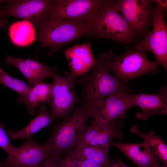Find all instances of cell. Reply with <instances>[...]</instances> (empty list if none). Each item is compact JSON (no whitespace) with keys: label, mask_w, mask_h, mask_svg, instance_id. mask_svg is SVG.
<instances>
[{"label":"cell","mask_w":167,"mask_h":167,"mask_svg":"<svg viewBox=\"0 0 167 167\" xmlns=\"http://www.w3.org/2000/svg\"><path fill=\"white\" fill-rule=\"evenodd\" d=\"M77 105L70 116L55 125L46 142L50 149L49 156L62 157L71 151L85 131L93 104L81 99Z\"/></svg>","instance_id":"6da1fadb"},{"label":"cell","mask_w":167,"mask_h":167,"mask_svg":"<svg viewBox=\"0 0 167 167\" xmlns=\"http://www.w3.org/2000/svg\"><path fill=\"white\" fill-rule=\"evenodd\" d=\"M114 54L112 49L100 54L92 72L77 82L83 86L82 99L92 103L111 95L127 92L128 86L110 73L109 65Z\"/></svg>","instance_id":"7a4b0ae2"},{"label":"cell","mask_w":167,"mask_h":167,"mask_svg":"<svg viewBox=\"0 0 167 167\" xmlns=\"http://www.w3.org/2000/svg\"><path fill=\"white\" fill-rule=\"evenodd\" d=\"M114 0H103L96 13L87 22L88 35L128 44L136 37L118 10Z\"/></svg>","instance_id":"3957f363"},{"label":"cell","mask_w":167,"mask_h":167,"mask_svg":"<svg viewBox=\"0 0 167 167\" xmlns=\"http://www.w3.org/2000/svg\"><path fill=\"white\" fill-rule=\"evenodd\" d=\"M38 40L43 47H49L51 56L60 47L88 35L87 22L56 17L47 18L39 27Z\"/></svg>","instance_id":"277c9868"},{"label":"cell","mask_w":167,"mask_h":167,"mask_svg":"<svg viewBox=\"0 0 167 167\" xmlns=\"http://www.w3.org/2000/svg\"><path fill=\"white\" fill-rule=\"evenodd\" d=\"M146 51L134 48L118 56L114 54L109 65L110 71L115 77L124 83L144 74L150 72L156 74L159 63L156 60H149Z\"/></svg>","instance_id":"5b68a950"},{"label":"cell","mask_w":167,"mask_h":167,"mask_svg":"<svg viewBox=\"0 0 167 167\" xmlns=\"http://www.w3.org/2000/svg\"><path fill=\"white\" fill-rule=\"evenodd\" d=\"M56 68L51 77L53 79L52 96L49 104L53 121L66 118L81 99L77 97L75 91V76L71 72L65 73L64 76L58 75Z\"/></svg>","instance_id":"8992f818"},{"label":"cell","mask_w":167,"mask_h":167,"mask_svg":"<svg viewBox=\"0 0 167 167\" xmlns=\"http://www.w3.org/2000/svg\"><path fill=\"white\" fill-rule=\"evenodd\" d=\"M167 7L157 3L154 9L152 22V30L143 41L134 46L136 49L149 51L156 60L166 70L167 69V26L164 13Z\"/></svg>","instance_id":"52a82bcc"},{"label":"cell","mask_w":167,"mask_h":167,"mask_svg":"<svg viewBox=\"0 0 167 167\" xmlns=\"http://www.w3.org/2000/svg\"><path fill=\"white\" fill-rule=\"evenodd\" d=\"M56 0H10L0 10V15L12 16L28 21L32 24L41 26L47 19Z\"/></svg>","instance_id":"ba28073f"},{"label":"cell","mask_w":167,"mask_h":167,"mask_svg":"<svg viewBox=\"0 0 167 167\" xmlns=\"http://www.w3.org/2000/svg\"><path fill=\"white\" fill-rule=\"evenodd\" d=\"M153 0H119L116 6L136 37L143 34L152 23Z\"/></svg>","instance_id":"9c48e42d"},{"label":"cell","mask_w":167,"mask_h":167,"mask_svg":"<svg viewBox=\"0 0 167 167\" xmlns=\"http://www.w3.org/2000/svg\"><path fill=\"white\" fill-rule=\"evenodd\" d=\"M102 0H56L47 18L59 17L87 22L97 12Z\"/></svg>","instance_id":"30bf717a"},{"label":"cell","mask_w":167,"mask_h":167,"mask_svg":"<svg viewBox=\"0 0 167 167\" xmlns=\"http://www.w3.org/2000/svg\"><path fill=\"white\" fill-rule=\"evenodd\" d=\"M129 93L114 95L96 101L93 105L92 117L97 122L106 124L125 118L127 111L131 107Z\"/></svg>","instance_id":"8fae6325"},{"label":"cell","mask_w":167,"mask_h":167,"mask_svg":"<svg viewBox=\"0 0 167 167\" xmlns=\"http://www.w3.org/2000/svg\"><path fill=\"white\" fill-rule=\"evenodd\" d=\"M50 149L46 142L39 144L32 138L17 147L13 158L2 160L3 167H37L49 156Z\"/></svg>","instance_id":"7c38bea8"},{"label":"cell","mask_w":167,"mask_h":167,"mask_svg":"<svg viewBox=\"0 0 167 167\" xmlns=\"http://www.w3.org/2000/svg\"><path fill=\"white\" fill-rule=\"evenodd\" d=\"M122 121L117 120L106 124L93 121L87 128L75 146L85 145L110 146L111 139L118 138L122 139L123 133L121 129Z\"/></svg>","instance_id":"4fadbf2b"},{"label":"cell","mask_w":167,"mask_h":167,"mask_svg":"<svg viewBox=\"0 0 167 167\" xmlns=\"http://www.w3.org/2000/svg\"><path fill=\"white\" fill-rule=\"evenodd\" d=\"M132 106L139 107L141 111L136 114V118L145 120L156 114L167 113V87H161L160 91L155 94H129Z\"/></svg>","instance_id":"5bb4252c"},{"label":"cell","mask_w":167,"mask_h":167,"mask_svg":"<svg viewBox=\"0 0 167 167\" xmlns=\"http://www.w3.org/2000/svg\"><path fill=\"white\" fill-rule=\"evenodd\" d=\"M91 43H78L63 51L71 72L76 77L87 73L96 63L91 49Z\"/></svg>","instance_id":"9a60e30c"},{"label":"cell","mask_w":167,"mask_h":167,"mask_svg":"<svg viewBox=\"0 0 167 167\" xmlns=\"http://www.w3.org/2000/svg\"><path fill=\"white\" fill-rule=\"evenodd\" d=\"M111 145L117 148L137 167H149L156 162L155 155L150 147L144 141L125 143L113 142Z\"/></svg>","instance_id":"2e32d148"},{"label":"cell","mask_w":167,"mask_h":167,"mask_svg":"<svg viewBox=\"0 0 167 167\" xmlns=\"http://www.w3.org/2000/svg\"><path fill=\"white\" fill-rule=\"evenodd\" d=\"M52 89V84L40 83L32 87L26 95L19 96L17 98V103L24 104L30 114L32 115L38 106L49 104Z\"/></svg>","instance_id":"e0dca14e"},{"label":"cell","mask_w":167,"mask_h":167,"mask_svg":"<svg viewBox=\"0 0 167 167\" xmlns=\"http://www.w3.org/2000/svg\"><path fill=\"white\" fill-rule=\"evenodd\" d=\"M110 147L90 145L75 146L63 157L71 159L89 160L106 166L110 161L109 157Z\"/></svg>","instance_id":"ac0fdd59"},{"label":"cell","mask_w":167,"mask_h":167,"mask_svg":"<svg viewBox=\"0 0 167 167\" xmlns=\"http://www.w3.org/2000/svg\"><path fill=\"white\" fill-rule=\"evenodd\" d=\"M53 121L50 111L47 110L45 105H42L36 116L25 127L16 131L11 129L7 135L11 139H24L32 136L42 129L47 126Z\"/></svg>","instance_id":"d6986e66"},{"label":"cell","mask_w":167,"mask_h":167,"mask_svg":"<svg viewBox=\"0 0 167 167\" xmlns=\"http://www.w3.org/2000/svg\"><path fill=\"white\" fill-rule=\"evenodd\" d=\"M8 32L11 41L19 46L30 45L36 38V32L33 25L26 20L13 23L9 27Z\"/></svg>","instance_id":"ffe728a7"},{"label":"cell","mask_w":167,"mask_h":167,"mask_svg":"<svg viewBox=\"0 0 167 167\" xmlns=\"http://www.w3.org/2000/svg\"><path fill=\"white\" fill-rule=\"evenodd\" d=\"M131 131L142 138L150 147L155 155H157L165 163H167V146L161 138L152 131L148 134L143 133L135 125L131 128Z\"/></svg>","instance_id":"44dd1931"},{"label":"cell","mask_w":167,"mask_h":167,"mask_svg":"<svg viewBox=\"0 0 167 167\" xmlns=\"http://www.w3.org/2000/svg\"><path fill=\"white\" fill-rule=\"evenodd\" d=\"M5 62L7 65H12L16 67L23 75L28 80V84L32 87L42 82L25 62L24 59L19 57L15 58L7 55Z\"/></svg>","instance_id":"7402d4cb"},{"label":"cell","mask_w":167,"mask_h":167,"mask_svg":"<svg viewBox=\"0 0 167 167\" xmlns=\"http://www.w3.org/2000/svg\"><path fill=\"white\" fill-rule=\"evenodd\" d=\"M0 83L4 86L15 91L21 96L27 94L32 88L28 84L23 80L11 77L0 67Z\"/></svg>","instance_id":"603a6c76"},{"label":"cell","mask_w":167,"mask_h":167,"mask_svg":"<svg viewBox=\"0 0 167 167\" xmlns=\"http://www.w3.org/2000/svg\"><path fill=\"white\" fill-rule=\"evenodd\" d=\"M25 62L31 69L32 71L42 81L49 76H51L53 71L56 67L51 68L48 65L30 59H24Z\"/></svg>","instance_id":"cb8c5ba5"},{"label":"cell","mask_w":167,"mask_h":167,"mask_svg":"<svg viewBox=\"0 0 167 167\" xmlns=\"http://www.w3.org/2000/svg\"><path fill=\"white\" fill-rule=\"evenodd\" d=\"M2 126L0 125V147L7 154L8 157L7 158L11 159L15 156L17 152V147L14 146L11 143Z\"/></svg>","instance_id":"d4e9b609"},{"label":"cell","mask_w":167,"mask_h":167,"mask_svg":"<svg viewBox=\"0 0 167 167\" xmlns=\"http://www.w3.org/2000/svg\"><path fill=\"white\" fill-rule=\"evenodd\" d=\"M62 161L66 167H106V166L89 160L71 159L63 157Z\"/></svg>","instance_id":"484cf974"},{"label":"cell","mask_w":167,"mask_h":167,"mask_svg":"<svg viewBox=\"0 0 167 167\" xmlns=\"http://www.w3.org/2000/svg\"><path fill=\"white\" fill-rule=\"evenodd\" d=\"M62 157L49 156L37 167H66L62 162Z\"/></svg>","instance_id":"4316f807"},{"label":"cell","mask_w":167,"mask_h":167,"mask_svg":"<svg viewBox=\"0 0 167 167\" xmlns=\"http://www.w3.org/2000/svg\"><path fill=\"white\" fill-rule=\"evenodd\" d=\"M106 167H128L123 162L119 160H110Z\"/></svg>","instance_id":"83f0119b"},{"label":"cell","mask_w":167,"mask_h":167,"mask_svg":"<svg viewBox=\"0 0 167 167\" xmlns=\"http://www.w3.org/2000/svg\"><path fill=\"white\" fill-rule=\"evenodd\" d=\"M7 24V20L3 19L2 17L0 15V28H4Z\"/></svg>","instance_id":"f1b7e54d"},{"label":"cell","mask_w":167,"mask_h":167,"mask_svg":"<svg viewBox=\"0 0 167 167\" xmlns=\"http://www.w3.org/2000/svg\"><path fill=\"white\" fill-rule=\"evenodd\" d=\"M154 2H157V3H159L162 6L167 7V0H153Z\"/></svg>","instance_id":"f546056e"},{"label":"cell","mask_w":167,"mask_h":167,"mask_svg":"<svg viewBox=\"0 0 167 167\" xmlns=\"http://www.w3.org/2000/svg\"><path fill=\"white\" fill-rule=\"evenodd\" d=\"M166 165L165 164V165L161 166L157 163L156 162L149 167H165Z\"/></svg>","instance_id":"4dcf8cb0"},{"label":"cell","mask_w":167,"mask_h":167,"mask_svg":"<svg viewBox=\"0 0 167 167\" xmlns=\"http://www.w3.org/2000/svg\"><path fill=\"white\" fill-rule=\"evenodd\" d=\"M0 167H2V166L1 163V160H0Z\"/></svg>","instance_id":"1f68e13d"},{"label":"cell","mask_w":167,"mask_h":167,"mask_svg":"<svg viewBox=\"0 0 167 167\" xmlns=\"http://www.w3.org/2000/svg\"></svg>","instance_id":"d6a6232c"}]
</instances>
